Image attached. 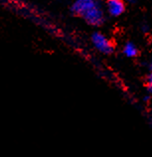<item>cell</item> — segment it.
<instances>
[{"instance_id":"2","label":"cell","mask_w":152,"mask_h":157,"mask_svg":"<svg viewBox=\"0 0 152 157\" xmlns=\"http://www.w3.org/2000/svg\"><path fill=\"white\" fill-rule=\"evenodd\" d=\"M93 42L94 44V46L97 47V50H100L101 52L104 54H110L113 50L112 45L110 44V42L105 38V37L101 34V33H94L93 35Z\"/></svg>"},{"instance_id":"4","label":"cell","mask_w":152,"mask_h":157,"mask_svg":"<svg viewBox=\"0 0 152 157\" xmlns=\"http://www.w3.org/2000/svg\"><path fill=\"white\" fill-rule=\"evenodd\" d=\"M124 54L128 57H134L137 54V51L133 45L128 44V45H126L124 48Z\"/></svg>"},{"instance_id":"3","label":"cell","mask_w":152,"mask_h":157,"mask_svg":"<svg viewBox=\"0 0 152 157\" xmlns=\"http://www.w3.org/2000/svg\"><path fill=\"white\" fill-rule=\"evenodd\" d=\"M108 9L112 16H120L125 10L124 2L122 0H108Z\"/></svg>"},{"instance_id":"5","label":"cell","mask_w":152,"mask_h":157,"mask_svg":"<svg viewBox=\"0 0 152 157\" xmlns=\"http://www.w3.org/2000/svg\"><path fill=\"white\" fill-rule=\"evenodd\" d=\"M147 86H148L150 92H152V74L147 78Z\"/></svg>"},{"instance_id":"1","label":"cell","mask_w":152,"mask_h":157,"mask_svg":"<svg viewBox=\"0 0 152 157\" xmlns=\"http://www.w3.org/2000/svg\"><path fill=\"white\" fill-rule=\"evenodd\" d=\"M72 11L82 15L89 23L98 25L102 21V13L94 0H77L72 7Z\"/></svg>"}]
</instances>
